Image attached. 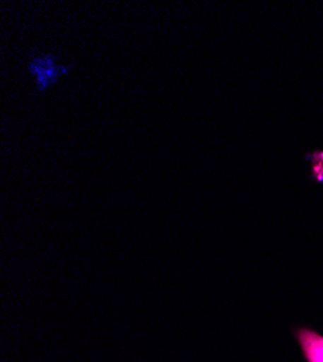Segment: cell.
Segmentation results:
<instances>
[{"mask_svg": "<svg viewBox=\"0 0 323 362\" xmlns=\"http://www.w3.org/2000/svg\"><path fill=\"white\" fill-rule=\"evenodd\" d=\"M28 67L37 80L38 90L44 92L51 84L58 81L61 76L67 74L73 66H60L57 64V58L52 54H42L33 58Z\"/></svg>", "mask_w": 323, "mask_h": 362, "instance_id": "6da1fadb", "label": "cell"}, {"mask_svg": "<svg viewBox=\"0 0 323 362\" xmlns=\"http://www.w3.org/2000/svg\"><path fill=\"white\" fill-rule=\"evenodd\" d=\"M306 362H323V335L316 330L300 326L293 330Z\"/></svg>", "mask_w": 323, "mask_h": 362, "instance_id": "7a4b0ae2", "label": "cell"}, {"mask_svg": "<svg viewBox=\"0 0 323 362\" xmlns=\"http://www.w3.org/2000/svg\"><path fill=\"white\" fill-rule=\"evenodd\" d=\"M306 160L310 164V178L316 183H323V151L317 149L306 154Z\"/></svg>", "mask_w": 323, "mask_h": 362, "instance_id": "3957f363", "label": "cell"}]
</instances>
